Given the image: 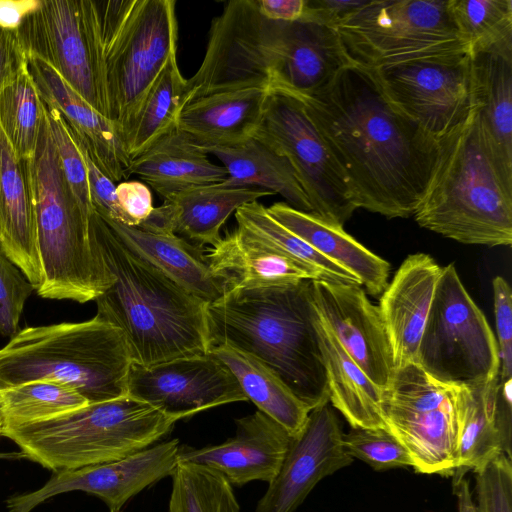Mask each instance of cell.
<instances>
[{"mask_svg": "<svg viewBox=\"0 0 512 512\" xmlns=\"http://www.w3.org/2000/svg\"><path fill=\"white\" fill-rule=\"evenodd\" d=\"M286 22L264 17L254 0L228 1L211 22L204 58L187 79L189 103L247 88L271 92Z\"/></svg>", "mask_w": 512, "mask_h": 512, "instance_id": "12", "label": "cell"}, {"mask_svg": "<svg viewBox=\"0 0 512 512\" xmlns=\"http://www.w3.org/2000/svg\"><path fill=\"white\" fill-rule=\"evenodd\" d=\"M116 512H121V511H116Z\"/></svg>", "mask_w": 512, "mask_h": 512, "instance_id": "56", "label": "cell"}, {"mask_svg": "<svg viewBox=\"0 0 512 512\" xmlns=\"http://www.w3.org/2000/svg\"><path fill=\"white\" fill-rule=\"evenodd\" d=\"M17 33L26 54L48 63L108 118L93 0H40Z\"/></svg>", "mask_w": 512, "mask_h": 512, "instance_id": "14", "label": "cell"}, {"mask_svg": "<svg viewBox=\"0 0 512 512\" xmlns=\"http://www.w3.org/2000/svg\"><path fill=\"white\" fill-rule=\"evenodd\" d=\"M341 425L330 402L312 409L291 442L275 478L255 512H294L323 478L352 464L342 444Z\"/></svg>", "mask_w": 512, "mask_h": 512, "instance_id": "18", "label": "cell"}, {"mask_svg": "<svg viewBox=\"0 0 512 512\" xmlns=\"http://www.w3.org/2000/svg\"><path fill=\"white\" fill-rule=\"evenodd\" d=\"M2 429H3V421L0 413V436L2 435Z\"/></svg>", "mask_w": 512, "mask_h": 512, "instance_id": "55", "label": "cell"}, {"mask_svg": "<svg viewBox=\"0 0 512 512\" xmlns=\"http://www.w3.org/2000/svg\"><path fill=\"white\" fill-rule=\"evenodd\" d=\"M315 327L331 406L344 416L352 428L387 430L382 390L351 359L317 311Z\"/></svg>", "mask_w": 512, "mask_h": 512, "instance_id": "32", "label": "cell"}, {"mask_svg": "<svg viewBox=\"0 0 512 512\" xmlns=\"http://www.w3.org/2000/svg\"><path fill=\"white\" fill-rule=\"evenodd\" d=\"M93 1L108 119L122 137L146 93L176 57V2Z\"/></svg>", "mask_w": 512, "mask_h": 512, "instance_id": "8", "label": "cell"}, {"mask_svg": "<svg viewBox=\"0 0 512 512\" xmlns=\"http://www.w3.org/2000/svg\"><path fill=\"white\" fill-rule=\"evenodd\" d=\"M23 458L21 452H0V459H19Z\"/></svg>", "mask_w": 512, "mask_h": 512, "instance_id": "54", "label": "cell"}, {"mask_svg": "<svg viewBox=\"0 0 512 512\" xmlns=\"http://www.w3.org/2000/svg\"><path fill=\"white\" fill-rule=\"evenodd\" d=\"M208 353L222 361L237 379L247 400L293 437L304 428L311 409L269 368L252 356L228 345L209 348Z\"/></svg>", "mask_w": 512, "mask_h": 512, "instance_id": "35", "label": "cell"}, {"mask_svg": "<svg viewBox=\"0 0 512 512\" xmlns=\"http://www.w3.org/2000/svg\"><path fill=\"white\" fill-rule=\"evenodd\" d=\"M92 225L113 283L96 316L119 328L132 362L151 366L209 351L207 304L131 251L94 211Z\"/></svg>", "mask_w": 512, "mask_h": 512, "instance_id": "3", "label": "cell"}, {"mask_svg": "<svg viewBox=\"0 0 512 512\" xmlns=\"http://www.w3.org/2000/svg\"><path fill=\"white\" fill-rule=\"evenodd\" d=\"M179 447L175 438L120 460L54 472L36 491L10 497L7 508L9 512H30L53 496L79 490L100 498L110 512L120 511L139 492L173 474Z\"/></svg>", "mask_w": 512, "mask_h": 512, "instance_id": "17", "label": "cell"}, {"mask_svg": "<svg viewBox=\"0 0 512 512\" xmlns=\"http://www.w3.org/2000/svg\"><path fill=\"white\" fill-rule=\"evenodd\" d=\"M171 477L169 512H240L233 486L215 470L178 463Z\"/></svg>", "mask_w": 512, "mask_h": 512, "instance_id": "41", "label": "cell"}, {"mask_svg": "<svg viewBox=\"0 0 512 512\" xmlns=\"http://www.w3.org/2000/svg\"><path fill=\"white\" fill-rule=\"evenodd\" d=\"M45 106L65 179L81 207L92 213L94 208L90 198L84 157L65 119L56 109L46 104Z\"/></svg>", "mask_w": 512, "mask_h": 512, "instance_id": "43", "label": "cell"}, {"mask_svg": "<svg viewBox=\"0 0 512 512\" xmlns=\"http://www.w3.org/2000/svg\"><path fill=\"white\" fill-rule=\"evenodd\" d=\"M235 424V435L221 444L201 448L180 445L178 463L207 466L236 487L257 480L269 484L277 475L293 436L259 410L236 419Z\"/></svg>", "mask_w": 512, "mask_h": 512, "instance_id": "20", "label": "cell"}, {"mask_svg": "<svg viewBox=\"0 0 512 512\" xmlns=\"http://www.w3.org/2000/svg\"><path fill=\"white\" fill-rule=\"evenodd\" d=\"M269 94L247 88L197 98L181 111L178 129L201 148L240 145L255 136Z\"/></svg>", "mask_w": 512, "mask_h": 512, "instance_id": "26", "label": "cell"}, {"mask_svg": "<svg viewBox=\"0 0 512 512\" xmlns=\"http://www.w3.org/2000/svg\"><path fill=\"white\" fill-rule=\"evenodd\" d=\"M127 395L175 421L224 404L247 401L229 368L210 353L151 366L132 362Z\"/></svg>", "mask_w": 512, "mask_h": 512, "instance_id": "16", "label": "cell"}, {"mask_svg": "<svg viewBox=\"0 0 512 512\" xmlns=\"http://www.w3.org/2000/svg\"><path fill=\"white\" fill-rule=\"evenodd\" d=\"M475 473L478 512H512L511 458L501 453Z\"/></svg>", "mask_w": 512, "mask_h": 512, "instance_id": "45", "label": "cell"}, {"mask_svg": "<svg viewBox=\"0 0 512 512\" xmlns=\"http://www.w3.org/2000/svg\"><path fill=\"white\" fill-rule=\"evenodd\" d=\"M471 54L512 52V0H449Z\"/></svg>", "mask_w": 512, "mask_h": 512, "instance_id": "39", "label": "cell"}, {"mask_svg": "<svg viewBox=\"0 0 512 512\" xmlns=\"http://www.w3.org/2000/svg\"><path fill=\"white\" fill-rule=\"evenodd\" d=\"M235 218L238 227L309 268L319 276L320 280L361 285L359 279L352 273L324 257L280 224L268 213L267 207L258 200L239 207L235 212Z\"/></svg>", "mask_w": 512, "mask_h": 512, "instance_id": "37", "label": "cell"}, {"mask_svg": "<svg viewBox=\"0 0 512 512\" xmlns=\"http://www.w3.org/2000/svg\"><path fill=\"white\" fill-rule=\"evenodd\" d=\"M202 149L217 157L226 169L228 177L219 183L221 186L261 188L281 195L297 210L312 213L288 160L254 137L237 146Z\"/></svg>", "mask_w": 512, "mask_h": 512, "instance_id": "34", "label": "cell"}, {"mask_svg": "<svg viewBox=\"0 0 512 512\" xmlns=\"http://www.w3.org/2000/svg\"><path fill=\"white\" fill-rule=\"evenodd\" d=\"M350 65L336 29L307 21L286 22L271 92L310 96Z\"/></svg>", "mask_w": 512, "mask_h": 512, "instance_id": "23", "label": "cell"}, {"mask_svg": "<svg viewBox=\"0 0 512 512\" xmlns=\"http://www.w3.org/2000/svg\"><path fill=\"white\" fill-rule=\"evenodd\" d=\"M131 363L121 330L98 316L27 327L0 349V390L46 380L89 404L109 401L127 395Z\"/></svg>", "mask_w": 512, "mask_h": 512, "instance_id": "6", "label": "cell"}, {"mask_svg": "<svg viewBox=\"0 0 512 512\" xmlns=\"http://www.w3.org/2000/svg\"><path fill=\"white\" fill-rule=\"evenodd\" d=\"M175 422L151 405L125 395L49 420L6 426L2 435L18 445L23 458L60 472L128 457L154 445Z\"/></svg>", "mask_w": 512, "mask_h": 512, "instance_id": "7", "label": "cell"}, {"mask_svg": "<svg viewBox=\"0 0 512 512\" xmlns=\"http://www.w3.org/2000/svg\"><path fill=\"white\" fill-rule=\"evenodd\" d=\"M36 290L24 273L0 250V336L19 331L24 305Z\"/></svg>", "mask_w": 512, "mask_h": 512, "instance_id": "44", "label": "cell"}, {"mask_svg": "<svg viewBox=\"0 0 512 512\" xmlns=\"http://www.w3.org/2000/svg\"><path fill=\"white\" fill-rule=\"evenodd\" d=\"M370 71L388 100L436 141L475 108L471 54Z\"/></svg>", "mask_w": 512, "mask_h": 512, "instance_id": "15", "label": "cell"}, {"mask_svg": "<svg viewBox=\"0 0 512 512\" xmlns=\"http://www.w3.org/2000/svg\"><path fill=\"white\" fill-rule=\"evenodd\" d=\"M188 103L187 79L174 57L146 93L123 132L130 162L158 139L178 129L181 111Z\"/></svg>", "mask_w": 512, "mask_h": 512, "instance_id": "36", "label": "cell"}, {"mask_svg": "<svg viewBox=\"0 0 512 512\" xmlns=\"http://www.w3.org/2000/svg\"><path fill=\"white\" fill-rule=\"evenodd\" d=\"M492 289L500 355V382H505L512 377V292L501 276L493 279Z\"/></svg>", "mask_w": 512, "mask_h": 512, "instance_id": "47", "label": "cell"}, {"mask_svg": "<svg viewBox=\"0 0 512 512\" xmlns=\"http://www.w3.org/2000/svg\"><path fill=\"white\" fill-rule=\"evenodd\" d=\"M443 267L428 254L405 258L379 300L394 369L417 363L420 340Z\"/></svg>", "mask_w": 512, "mask_h": 512, "instance_id": "21", "label": "cell"}, {"mask_svg": "<svg viewBox=\"0 0 512 512\" xmlns=\"http://www.w3.org/2000/svg\"><path fill=\"white\" fill-rule=\"evenodd\" d=\"M344 450L376 471L413 465L404 446L386 429L352 428L342 435Z\"/></svg>", "mask_w": 512, "mask_h": 512, "instance_id": "42", "label": "cell"}, {"mask_svg": "<svg viewBox=\"0 0 512 512\" xmlns=\"http://www.w3.org/2000/svg\"><path fill=\"white\" fill-rule=\"evenodd\" d=\"M267 211L324 257L357 277L368 294H382L387 287L389 263L349 235L343 226L297 210L286 202H276Z\"/></svg>", "mask_w": 512, "mask_h": 512, "instance_id": "29", "label": "cell"}, {"mask_svg": "<svg viewBox=\"0 0 512 512\" xmlns=\"http://www.w3.org/2000/svg\"><path fill=\"white\" fill-rule=\"evenodd\" d=\"M259 12L269 20L282 22L301 21L306 0H254Z\"/></svg>", "mask_w": 512, "mask_h": 512, "instance_id": "51", "label": "cell"}, {"mask_svg": "<svg viewBox=\"0 0 512 512\" xmlns=\"http://www.w3.org/2000/svg\"><path fill=\"white\" fill-rule=\"evenodd\" d=\"M72 388L46 380L0 390L3 427L49 420L88 405Z\"/></svg>", "mask_w": 512, "mask_h": 512, "instance_id": "38", "label": "cell"}, {"mask_svg": "<svg viewBox=\"0 0 512 512\" xmlns=\"http://www.w3.org/2000/svg\"><path fill=\"white\" fill-rule=\"evenodd\" d=\"M46 299L95 301L113 283L92 225L61 168L45 106L37 146L25 160ZM95 211V210H94Z\"/></svg>", "mask_w": 512, "mask_h": 512, "instance_id": "5", "label": "cell"}, {"mask_svg": "<svg viewBox=\"0 0 512 512\" xmlns=\"http://www.w3.org/2000/svg\"><path fill=\"white\" fill-rule=\"evenodd\" d=\"M254 138L288 160L312 213L340 226L353 215L350 187L301 100L270 92Z\"/></svg>", "mask_w": 512, "mask_h": 512, "instance_id": "13", "label": "cell"}, {"mask_svg": "<svg viewBox=\"0 0 512 512\" xmlns=\"http://www.w3.org/2000/svg\"><path fill=\"white\" fill-rule=\"evenodd\" d=\"M104 221L131 251L207 305L227 292L226 282L211 270L202 247L172 232H154Z\"/></svg>", "mask_w": 512, "mask_h": 512, "instance_id": "27", "label": "cell"}, {"mask_svg": "<svg viewBox=\"0 0 512 512\" xmlns=\"http://www.w3.org/2000/svg\"><path fill=\"white\" fill-rule=\"evenodd\" d=\"M298 99L345 176L357 209L389 219L413 216L438 141L388 100L374 74L350 65L320 91Z\"/></svg>", "mask_w": 512, "mask_h": 512, "instance_id": "1", "label": "cell"}, {"mask_svg": "<svg viewBox=\"0 0 512 512\" xmlns=\"http://www.w3.org/2000/svg\"><path fill=\"white\" fill-rule=\"evenodd\" d=\"M416 364L439 382L462 386L483 383L500 374L494 333L453 263L443 267Z\"/></svg>", "mask_w": 512, "mask_h": 512, "instance_id": "11", "label": "cell"}, {"mask_svg": "<svg viewBox=\"0 0 512 512\" xmlns=\"http://www.w3.org/2000/svg\"><path fill=\"white\" fill-rule=\"evenodd\" d=\"M419 226L463 244H512V182L481 131L477 108L438 141L429 182L414 214Z\"/></svg>", "mask_w": 512, "mask_h": 512, "instance_id": "4", "label": "cell"}, {"mask_svg": "<svg viewBox=\"0 0 512 512\" xmlns=\"http://www.w3.org/2000/svg\"><path fill=\"white\" fill-rule=\"evenodd\" d=\"M71 132L86 163L90 198L94 210L106 221L129 226V221L118 202L115 183L95 164L83 140L72 129Z\"/></svg>", "mask_w": 512, "mask_h": 512, "instance_id": "46", "label": "cell"}, {"mask_svg": "<svg viewBox=\"0 0 512 512\" xmlns=\"http://www.w3.org/2000/svg\"><path fill=\"white\" fill-rule=\"evenodd\" d=\"M268 195L272 193L261 188H228L217 183L176 192L164 203L169 209L172 232L203 248L220 242L222 226L239 207Z\"/></svg>", "mask_w": 512, "mask_h": 512, "instance_id": "33", "label": "cell"}, {"mask_svg": "<svg viewBox=\"0 0 512 512\" xmlns=\"http://www.w3.org/2000/svg\"><path fill=\"white\" fill-rule=\"evenodd\" d=\"M511 381L500 374L467 386L466 405L458 444V463L452 477L478 471L501 453L511 458Z\"/></svg>", "mask_w": 512, "mask_h": 512, "instance_id": "24", "label": "cell"}, {"mask_svg": "<svg viewBox=\"0 0 512 512\" xmlns=\"http://www.w3.org/2000/svg\"><path fill=\"white\" fill-rule=\"evenodd\" d=\"M369 0H306L301 21L313 22L337 29Z\"/></svg>", "mask_w": 512, "mask_h": 512, "instance_id": "49", "label": "cell"}, {"mask_svg": "<svg viewBox=\"0 0 512 512\" xmlns=\"http://www.w3.org/2000/svg\"><path fill=\"white\" fill-rule=\"evenodd\" d=\"M44 113L45 104L27 69L0 91V127L22 160L35 151Z\"/></svg>", "mask_w": 512, "mask_h": 512, "instance_id": "40", "label": "cell"}, {"mask_svg": "<svg viewBox=\"0 0 512 512\" xmlns=\"http://www.w3.org/2000/svg\"><path fill=\"white\" fill-rule=\"evenodd\" d=\"M207 155L176 129L134 158L128 176L137 175L165 199L188 188L223 182L228 177L226 169L212 163Z\"/></svg>", "mask_w": 512, "mask_h": 512, "instance_id": "31", "label": "cell"}, {"mask_svg": "<svg viewBox=\"0 0 512 512\" xmlns=\"http://www.w3.org/2000/svg\"><path fill=\"white\" fill-rule=\"evenodd\" d=\"M27 69V54L17 31L0 28V91Z\"/></svg>", "mask_w": 512, "mask_h": 512, "instance_id": "50", "label": "cell"}, {"mask_svg": "<svg viewBox=\"0 0 512 512\" xmlns=\"http://www.w3.org/2000/svg\"><path fill=\"white\" fill-rule=\"evenodd\" d=\"M315 309L351 359L380 389L394 375L388 336L380 315L361 285L311 280Z\"/></svg>", "mask_w": 512, "mask_h": 512, "instance_id": "19", "label": "cell"}, {"mask_svg": "<svg viewBox=\"0 0 512 512\" xmlns=\"http://www.w3.org/2000/svg\"><path fill=\"white\" fill-rule=\"evenodd\" d=\"M336 30L351 63L367 70L471 54L449 0H369Z\"/></svg>", "mask_w": 512, "mask_h": 512, "instance_id": "9", "label": "cell"}, {"mask_svg": "<svg viewBox=\"0 0 512 512\" xmlns=\"http://www.w3.org/2000/svg\"><path fill=\"white\" fill-rule=\"evenodd\" d=\"M315 316L311 280L229 289L206 307L209 348L252 356L312 410L329 402Z\"/></svg>", "mask_w": 512, "mask_h": 512, "instance_id": "2", "label": "cell"}, {"mask_svg": "<svg viewBox=\"0 0 512 512\" xmlns=\"http://www.w3.org/2000/svg\"><path fill=\"white\" fill-rule=\"evenodd\" d=\"M116 195L129 226L138 227L154 210L150 189L138 180L120 182L116 186Z\"/></svg>", "mask_w": 512, "mask_h": 512, "instance_id": "48", "label": "cell"}, {"mask_svg": "<svg viewBox=\"0 0 512 512\" xmlns=\"http://www.w3.org/2000/svg\"><path fill=\"white\" fill-rule=\"evenodd\" d=\"M471 58L479 125L498 168L512 182V52Z\"/></svg>", "mask_w": 512, "mask_h": 512, "instance_id": "30", "label": "cell"}, {"mask_svg": "<svg viewBox=\"0 0 512 512\" xmlns=\"http://www.w3.org/2000/svg\"><path fill=\"white\" fill-rule=\"evenodd\" d=\"M452 486L457 497L458 512H478L476 504L472 500L470 483L465 475L453 477Z\"/></svg>", "mask_w": 512, "mask_h": 512, "instance_id": "53", "label": "cell"}, {"mask_svg": "<svg viewBox=\"0 0 512 512\" xmlns=\"http://www.w3.org/2000/svg\"><path fill=\"white\" fill-rule=\"evenodd\" d=\"M27 70L42 101L83 140L99 169L114 183L127 179L130 159L117 127L39 57L27 54Z\"/></svg>", "mask_w": 512, "mask_h": 512, "instance_id": "22", "label": "cell"}, {"mask_svg": "<svg viewBox=\"0 0 512 512\" xmlns=\"http://www.w3.org/2000/svg\"><path fill=\"white\" fill-rule=\"evenodd\" d=\"M40 0H0V28L17 31Z\"/></svg>", "mask_w": 512, "mask_h": 512, "instance_id": "52", "label": "cell"}, {"mask_svg": "<svg viewBox=\"0 0 512 512\" xmlns=\"http://www.w3.org/2000/svg\"><path fill=\"white\" fill-rule=\"evenodd\" d=\"M211 270L234 288L282 286L319 276L237 226L206 254Z\"/></svg>", "mask_w": 512, "mask_h": 512, "instance_id": "28", "label": "cell"}, {"mask_svg": "<svg viewBox=\"0 0 512 512\" xmlns=\"http://www.w3.org/2000/svg\"><path fill=\"white\" fill-rule=\"evenodd\" d=\"M466 397L467 386L439 382L416 363L394 370L382 391L384 418L417 473L453 476Z\"/></svg>", "mask_w": 512, "mask_h": 512, "instance_id": "10", "label": "cell"}, {"mask_svg": "<svg viewBox=\"0 0 512 512\" xmlns=\"http://www.w3.org/2000/svg\"><path fill=\"white\" fill-rule=\"evenodd\" d=\"M0 250L37 290L42 270L26 164L16 155L1 127Z\"/></svg>", "mask_w": 512, "mask_h": 512, "instance_id": "25", "label": "cell"}]
</instances>
